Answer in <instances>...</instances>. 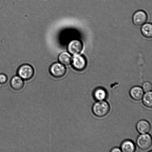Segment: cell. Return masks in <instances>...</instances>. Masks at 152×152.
<instances>
[{
	"instance_id": "obj_1",
	"label": "cell",
	"mask_w": 152,
	"mask_h": 152,
	"mask_svg": "<svg viewBox=\"0 0 152 152\" xmlns=\"http://www.w3.org/2000/svg\"><path fill=\"white\" fill-rule=\"evenodd\" d=\"M110 110L109 104L105 100L97 101L92 107L94 114L99 118L105 117L109 113Z\"/></svg>"
},
{
	"instance_id": "obj_2",
	"label": "cell",
	"mask_w": 152,
	"mask_h": 152,
	"mask_svg": "<svg viewBox=\"0 0 152 152\" xmlns=\"http://www.w3.org/2000/svg\"><path fill=\"white\" fill-rule=\"evenodd\" d=\"M17 75L24 81L31 80L35 75V70L31 65L24 64L19 67L17 71Z\"/></svg>"
},
{
	"instance_id": "obj_3",
	"label": "cell",
	"mask_w": 152,
	"mask_h": 152,
	"mask_svg": "<svg viewBox=\"0 0 152 152\" xmlns=\"http://www.w3.org/2000/svg\"><path fill=\"white\" fill-rule=\"evenodd\" d=\"M49 72L50 75L54 78L59 79L65 75L66 69L65 65L60 62H56L50 66Z\"/></svg>"
},
{
	"instance_id": "obj_4",
	"label": "cell",
	"mask_w": 152,
	"mask_h": 152,
	"mask_svg": "<svg viewBox=\"0 0 152 152\" xmlns=\"http://www.w3.org/2000/svg\"><path fill=\"white\" fill-rule=\"evenodd\" d=\"M136 144L140 149L146 150L151 146L152 140L151 135L148 133L140 135L137 138Z\"/></svg>"
},
{
	"instance_id": "obj_5",
	"label": "cell",
	"mask_w": 152,
	"mask_h": 152,
	"mask_svg": "<svg viewBox=\"0 0 152 152\" xmlns=\"http://www.w3.org/2000/svg\"><path fill=\"white\" fill-rule=\"evenodd\" d=\"M71 63L73 67L76 70L81 71L86 67V61L84 57L80 55H76L72 58Z\"/></svg>"
},
{
	"instance_id": "obj_6",
	"label": "cell",
	"mask_w": 152,
	"mask_h": 152,
	"mask_svg": "<svg viewBox=\"0 0 152 152\" xmlns=\"http://www.w3.org/2000/svg\"><path fill=\"white\" fill-rule=\"evenodd\" d=\"M83 45L81 42L77 39L71 41L68 45V50L70 54L74 56L80 53L83 50Z\"/></svg>"
},
{
	"instance_id": "obj_7",
	"label": "cell",
	"mask_w": 152,
	"mask_h": 152,
	"mask_svg": "<svg viewBox=\"0 0 152 152\" xmlns=\"http://www.w3.org/2000/svg\"><path fill=\"white\" fill-rule=\"evenodd\" d=\"M10 84L13 90L18 91L24 88L25 81L18 75H15L10 80Z\"/></svg>"
},
{
	"instance_id": "obj_8",
	"label": "cell",
	"mask_w": 152,
	"mask_h": 152,
	"mask_svg": "<svg viewBox=\"0 0 152 152\" xmlns=\"http://www.w3.org/2000/svg\"><path fill=\"white\" fill-rule=\"evenodd\" d=\"M136 129L140 134H147L151 130V125L147 120H141L137 124Z\"/></svg>"
},
{
	"instance_id": "obj_9",
	"label": "cell",
	"mask_w": 152,
	"mask_h": 152,
	"mask_svg": "<svg viewBox=\"0 0 152 152\" xmlns=\"http://www.w3.org/2000/svg\"><path fill=\"white\" fill-rule=\"evenodd\" d=\"M147 16L146 13L142 10L137 12L134 14L133 21L134 24L137 26H141L146 22Z\"/></svg>"
},
{
	"instance_id": "obj_10",
	"label": "cell",
	"mask_w": 152,
	"mask_h": 152,
	"mask_svg": "<svg viewBox=\"0 0 152 152\" xmlns=\"http://www.w3.org/2000/svg\"><path fill=\"white\" fill-rule=\"evenodd\" d=\"M144 91L142 88L139 86H134L131 88L129 91V95L134 100H141L143 96Z\"/></svg>"
},
{
	"instance_id": "obj_11",
	"label": "cell",
	"mask_w": 152,
	"mask_h": 152,
	"mask_svg": "<svg viewBox=\"0 0 152 152\" xmlns=\"http://www.w3.org/2000/svg\"><path fill=\"white\" fill-rule=\"evenodd\" d=\"M93 96L97 101L105 100L107 97L106 90L104 88H97L93 92Z\"/></svg>"
},
{
	"instance_id": "obj_12",
	"label": "cell",
	"mask_w": 152,
	"mask_h": 152,
	"mask_svg": "<svg viewBox=\"0 0 152 152\" xmlns=\"http://www.w3.org/2000/svg\"><path fill=\"white\" fill-rule=\"evenodd\" d=\"M135 146L133 141L130 140H126L122 143L121 150L123 152H134L135 151Z\"/></svg>"
},
{
	"instance_id": "obj_13",
	"label": "cell",
	"mask_w": 152,
	"mask_h": 152,
	"mask_svg": "<svg viewBox=\"0 0 152 152\" xmlns=\"http://www.w3.org/2000/svg\"><path fill=\"white\" fill-rule=\"evenodd\" d=\"M58 60L60 63L64 65L65 66H67L71 63L72 57L69 53L66 52H64L59 54L58 56Z\"/></svg>"
},
{
	"instance_id": "obj_14",
	"label": "cell",
	"mask_w": 152,
	"mask_h": 152,
	"mask_svg": "<svg viewBox=\"0 0 152 152\" xmlns=\"http://www.w3.org/2000/svg\"><path fill=\"white\" fill-rule=\"evenodd\" d=\"M142 102L145 107L149 108L152 107V92L151 91L145 92L142 98Z\"/></svg>"
},
{
	"instance_id": "obj_15",
	"label": "cell",
	"mask_w": 152,
	"mask_h": 152,
	"mask_svg": "<svg viewBox=\"0 0 152 152\" xmlns=\"http://www.w3.org/2000/svg\"><path fill=\"white\" fill-rule=\"evenodd\" d=\"M142 35L147 38H151L152 36V25L147 23L143 25L141 29Z\"/></svg>"
},
{
	"instance_id": "obj_16",
	"label": "cell",
	"mask_w": 152,
	"mask_h": 152,
	"mask_svg": "<svg viewBox=\"0 0 152 152\" xmlns=\"http://www.w3.org/2000/svg\"><path fill=\"white\" fill-rule=\"evenodd\" d=\"M142 88L144 92L151 91L152 89L151 83L148 81L144 82L142 85Z\"/></svg>"
},
{
	"instance_id": "obj_17",
	"label": "cell",
	"mask_w": 152,
	"mask_h": 152,
	"mask_svg": "<svg viewBox=\"0 0 152 152\" xmlns=\"http://www.w3.org/2000/svg\"><path fill=\"white\" fill-rule=\"evenodd\" d=\"M7 80L8 77L6 74L3 73L0 74V84H5Z\"/></svg>"
},
{
	"instance_id": "obj_18",
	"label": "cell",
	"mask_w": 152,
	"mask_h": 152,
	"mask_svg": "<svg viewBox=\"0 0 152 152\" xmlns=\"http://www.w3.org/2000/svg\"><path fill=\"white\" fill-rule=\"evenodd\" d=\"M110 151L111 152H121V149L118 148V147H114V148L112 149Z\"/></svg>"
}]
</instances>
